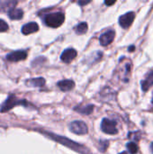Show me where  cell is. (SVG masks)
I'll use <instances>...</instances> for the list:
<instances>
[{"instance_id": "6da1fadb", "label": "cell", "mask_w": 153, "mask_h": 154, "mask_svg": "<svg viewBox=\"0 0 153 154\" xmlns=\"http://www.w3.org/2000/svg\"><path fill=\"white\" fill-rule=\"evenodd\" d=\"M46 134L49 135V136H50V138H52L53 140H55V141L60 143L61 144H63V145H65V146H67V147H69V148H70V149H72V150H74V151H76L77 152H79V153L81 154H89L88 149H87V148H86L85 146H83V145H80V144L75 143V142H72V141H70V140H69V139H67V138H65V137L57 136V135L51 134Z\"/></svg>"}, {"instance_id": "7a4b0ae2", "label": "cell", "mask_w": 153, "mask_h": 154, "mask_svg": "<svg viewBox=\"0 0 153 154\" xmlns=\"http://www.w3.org/2000/svg\"><path fill=\"white\" fill-rule=\"evenodd\" d=\"M65 20L64 14L61 12H56V13H51L48 14L44 17V23L46 25L52 27V28H57L60 26Z\"/></svg>"}, {"instance_id": "3957f363", "label": "cell", "mask_w": 153, "mask_h": 154, "mask_svg": "<svg viewBox=\"0 0 153 154\" xmlns=\"http://www.w3.org/2000/svg\"><path fill=\"white\" fill-rule=\"evenodd\" d=\"M101 129L105 134H116L118 133L116 123L108 118H104L102 120Z\"/></svg>"}, {"instance_id": "277c9868", "label": "cell", "mask_w": 153, "mask_h": 154, "mask_svg": "<svg viewBox=\"0 0 153 154\" xmlns=\"http://www.w3.org/2000/svg\"><path fill=\"white\" fill-rule=\"evenodd\" d=\"M69 130L76 134H86L88 132L87 125L82 121H74L69 124Z\"/></svg>"}, {"instance_id": "5b68a950", "label": "cell", "mask_w": 153, "mask_h": 154, "mask_svg": "<svg viewBox=\"0 0 153 154\" xmlns=\"http://www.w3.org/2000/svg\"><path fill=\"white\" fill-rule=\"evenodd\" d=\"M25 104H26L25 100H18L14 96H11L2 105V106H1V112H6V111H8L10 109H12L14 106H17V105H25Z\"/></svg>"}, {"instance_id": "8992f818", "label": "cell", "mask_w": 153, "mask_h": 154, "mask_svg": "<svg viewBox=\"0 0 153 154\" xmlns=\"http://www.w3.org/2000/svg\"><path fill=\"white\" fill-rule=\"evenodd\" d=\"M134 18H135V14L133 12H128V13L123 14L122 16H120V18H119V24L123 28L126 29V28L131 26V24L133 23Z\"/></svg>"}, {"instance_id": "52a82bcc", "label": "cell", "mask_w": 153, "mask_h": 154, "mask_svg": "<svg viewBox=\"0 0 153 154\" xmlns=\"http://www.w3.org/2000/svg\"><path fill=\"white\" fill-rule=\"evenodd\" d=\"M115 31L113 30H109L107 32H106L105 33H103L100 38H99V41H100V44L102 46H107L109 45L115 39Z\"/></svg>"}, {"instance_id": "ba28073f", "label": "cell", "mask_w": 153, "mask_h": 154, "mask_svg": "<svg viewBox=\"0 0 153 154\" xmlns=\"http://www.w3.org/2000/svg\"><path fill=\"white\" fill-rule=\"evenodd\" d=\"M27 57V53L23 51H16L9 53L6 56V59L10 61H20L25 60Z\"/></svg>"}, {"instance_id": "9c48e42d", "label": "cell", "mask_w": 153, "mask_h": 154, "mask_svg": "<svg viewBox=\"0 0 153 154\" xmlns=\"http://www.w3.org/2000/svg\"><path fill=\"white\" fill-rule=\"evenodd\" d=\"M77 56V51L74 49H67L65 50L62 54H61V60L66 62V63H69L70 61H72Z\"/></svg>"}, {"instance_id": "30bf717a", "label": "cell", "mask_w": 153, "mask_h": 154, "mask_svg": "<svg viewBox=\"0 0 153 154\" xmlns=\"http://www.w3.org/2000/svg\"><path fill=\"white\" fill-rule=\"evenodd\" d=\"M39 30V25L34 23V22H32V23H28L26 24H24L23 27H22V32L25 35L27 34H31V33H33L35 32H37Z\"/></svg>"}, {"instance_id": "8fae6325", "label": "cell", "mask_w": 153, "mask_h": 154, "mask_svg": "<svg viewBox=\"0 0 153 154\" xmlns=\"http://www.w3.org/2000/svg\"><path fill=\"white\" fill-rule=\"evenodd\" d=\"M142 85V88L144 92H146L150 88H151L153 86V70L151 71L150 73L147 74L146 78L142 81L141 83Z\"/></svg>"}, {"instance_id": "7c38bea8", "label": "cell", "mask_w": 153, "mask_h": 154, "mask_svg": "<svg viewBox=\"0 0 153 154\" xmlns=\"http://www.w3.org/2000/svg\"><path fill=\"white\" fill-rule=\"evenodd\" d=\"M75 83L73 82V80L70 79H65V80H61L58 83V87L62 90V91H69L74 88Z\"/></svg>"}, {"instance_id": "4fadbf2b", "label": "cell", "mask_w": 153, "mask_h": 154, "mask_svg": "<svg viewBox=\"0 0 153 154\" xmlns=\"http://www.w3.org/2000/svg\"><path fill=\"white\" fill-rule=\"evenodd\" d=\"M45 84V79L43 78H37V79H29L26 81V85L30 87H34V88H41L43 87Z\"/></svg>"}, {"instance_id": "5bb4252c", "label": "cell", "mask_w": 153, "mask_h": 154, "mask_svg": "<svg viewBox=\"0 0 153 154\" xmlns=\"http://www.w3.org/2000/svg\"><path fill=\"white\" fill-rule=\"evenodd\" d=\"M16 1H1L0 2V9L3 11H11L16 5Z\"/></svg>"}, {"instance_id": "9a60e30c", "label": "cell", "mask_w": 153, "mask_h": 154, "mask_svg": "<svg viewBox=\"0 0 153 154\" xmlns=\"http://www.w3.org/2000/svg\"><path fill=\"white\" fill-rule=\"evenodd\" d=\"M8 15L12 20H19L23 17V12L21 9L18 8H14L11 11L8 12Z\"/></svg>"}, {"instance_id": "2e32d148", "label": "cell", "mask_w": 153, "mask_h": 154, "mask_svg": "<svg viewBox=\"0 0 153 154\" xmlns=\"http://www.w3.org/2000/svg\"><path fill=\"white\" fill-rule=\"evenodd\" d=\"M75 110L80 114H83V115H90L93 110H94V106L93 105H88V106H78L75 108Z\"/></svg>"}, {"instance_id": "e0dca14e", "label": "cell", "mask_w": 153, "mask_h": 154, "mask_svg": "<svg viewBox=\"0 0 153 154\" xmlns=\"http://www.w3.org/2000/svg\"><path fill=\"white\" fill-rule=\"evenodd\" d=\"M87 31V23H80L76 27V32L78 34H84Z\"/></svg>"}, {"instance_id": "ac0fdd59", "label": "cell", "mask_w": 153, "mask_h": 154, "mask_svg": "<svg viewBox=\"0 0 153 154\" xmlns=\"http://www.w3.org/2000/svg\"><path fill=\"white\" fill-rule=\"evenodd\" d=\"M126 147L131 154H136L138 152V146L135 143H127Z\"/></svg>"}, {"instance_id": "d6986e66", "label": "cell", "mask_w": 153, "mask_h": 154, "mask_svg": "<svg viewBox=\"0 0 153 154\" xmlns=\"http://www.w3.org/2000/svg\"><path fill=\"white\" fill-rule=\"evenodd\" d=\"M8 24L4 21L0 19V32H5L8 30Z\"/></svg>"}, {"instance_id": "ffe728a7", "label": "cell", "mask_w": 153, "mask_h": 154, "mask_svg": "<svg viewBox=\"0 0 153 154\" xmlns=\"http://www.w3.org/2000/svg\"><path fill=\"white\" fill-rule=\"evenodd\" d=\"M115 3V1H106L105 2V4L106 5H114Z\"/></svg>"}, {"instance_id": "44dd1931", "label": "cell", "mask_w": 153, "mask_h": 154, "mask_svg": "<svg viewBox=\"0 0 153 154\" xmlns=\"http://www.w3.org/2000/svg\"><path fill=\"white\" fill-rule=\"evenodd\" d=\"M90 1H79L78 2V4L80 5H87V4H88Z\"/></svg>"}, {"instance_id": "7402d4cb", "label": "cell", "mask_w": 153, "mask_h": 154, "mask_svg": "<svg viewBox=\"0 0 153 154\" xmlns=\"http://www.w3.org/2000/svg\"><path fill=\"white\" fill-rule=\"evenodd\" d=\"M134 49H135V47H134V46H131V47L129 48V51H133V50H134Z\"/></svg>"}, {"instance_id": "603a6c76", "label": "cell", "mask_w": 153, "mask_h": 154, "mask_svg": "<svg viewBox=\"0 0 153 154\" xmlns=\"http://www.w3.org/2000/svg\"><path fill=\"white\" fill-rule=\"evenodd\" d=\"M151 152H152L153 154V143L151 144Z\"/></svg>"}, {"instance_id": "cb8c5ba5", "label": "cell", "mask_w": 153, "mask_h": 154, "mask_svg": "<svg viewBox=\"0 0 153 154\" xmlns=\"http://www.w3.org/2000/svg\"><path fill=\"white\" fill-rule=\"evenodd\" d=\"M120 154H127V152H123L122 153H120Z\"/></svg>"}, {"instance_id": "d4e9b609", "label": "cell", "mask_w": 153, "mask_h": 154, "mask_svg": "<svg viewBox=\"0 0 153 154\" xmlns=\"http://www.w3.org/2000/svg\"><path fill=\"white\" fill-rule=\"evenodd\" d=\"M151 104H152V106H153V96H152V99H151Z\"/></svg>"}]
</instances>
